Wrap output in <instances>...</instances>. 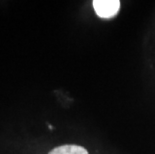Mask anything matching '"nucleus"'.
Here are the masks:
<instances>
[{"label": "nucleus", "instance_id": "obj_1", "mask_svg": "<svg viewBox=\"0 0 155 154\" xmlns=\"http://www.w3.org/2000/svg\"><path fill=\"white\" fill-rule=\"evenodd\" d=\"M96 14L101 18H112L120 9V1L118 0H94L92 2Z\"/></svg>", "mask_w": 155, "mask_h": 154}, {"label": "nucleus", "instance_id": "obj_2", "mask_svg": "<svg viewBox=\"0 0 155 154\" xmlns=\"http://www.w3.org/2000/svg\"><path fill=\"white\" fill-rule=\"evenodd\" d=\"M48 154H88V151L78 145H63L56 147Z\"/></svg>", "mask_w": 155, "mask_h": 154}]
</instances>
